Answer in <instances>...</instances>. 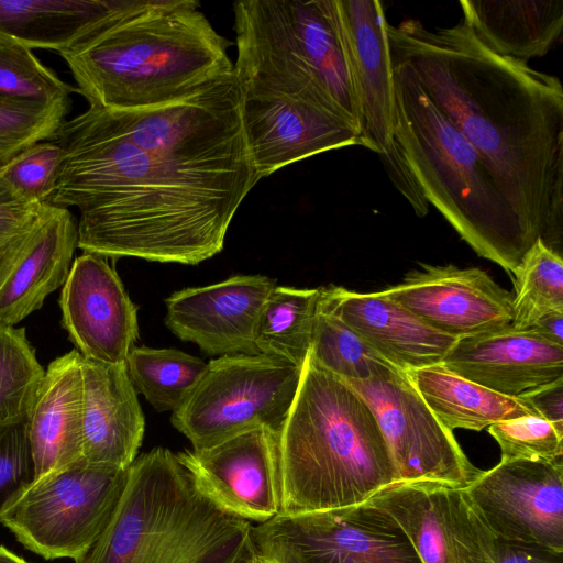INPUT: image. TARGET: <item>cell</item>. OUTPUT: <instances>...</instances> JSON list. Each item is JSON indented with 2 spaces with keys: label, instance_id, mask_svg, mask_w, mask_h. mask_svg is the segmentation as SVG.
I'll return each mask as SVG.
<instances>
[{
  "label": "cell",
  "instance_id": "obj_43",
  "mask_svg": "<svg viewBox=\"0 0 563 563\" xmlns=\"http://www.w3.org/2000/svg\"><path fill=\"white\" fill-rule=\"evenodd\" d=\"M255 563H263V562H261V561L256 560V562H255Z\"/></svg>",
  "mask_w": 563,
  "mask_h": 563
},
{
  "label": "cell",
  "instance_id": "obj_12",
  "mask_svg": "<svg viewBox=\"0 0 563 563\" xmlns=\"http://www.w3.org/2000/svg\"><path fill=\"white\" fill-rule=\"evenodd\" d=\"M361 111L362 146L377 153L398 191L419 217L424 200L395 143V92L387 20L377 0H338Z\"/></svg>",
  "mask_w": 563,
  "mask_h": 563
},
{
  "label": "cell",
  "instance_id": "obj_20",
  "mask_svg": "<svg viewBox=\"0 0 563 563\" xmlns=\"http://www.w3.org/2000/svg\"><path fill=\"white\" fill-rule=\"evenodd\" d=\"M276 286L264 275H235L165 299L166 327L209 355H256L254 334L263 305Z\"/></svg>",
  "mask_w": 563,
  "mask_h": 563
},
{
  "label": "cell",
  "instance_id": "obj_18",
  "mask_svg": "<svg viewBox=\"0 0 563 563\" xmlns=\"http://www.w3.org/2000/svg\"><path fill=\"white\" fill-rule=\"evenodd\" d=\"M383 292L431 328L457 339L512 321L510 292L476 267L422 265Z\"/></svg>",
  "mask_w": 563,
  "mask_h": 563
},
{
  "label": "cell",
  "instance_id": "obj_44",
  "mask_svg": "<svg viewBox=\"0 0 563 563\" xmlns=\"http://www.w3.org/2000/svg\"><path fill=\"white\" fill-rule=\"evenodd\" d=\"M1 165H2V164H0V168H1Z\"/></svg>",
  "mask_w": 563,
  "mask_h": 563
},
{
  "label": "cell",
  "instance_id": "obj_28",
  "mask_svg": "<svg viewBox=\"0 0 563 563\" xmlns=\"http://www.w3.org/2000/svg\"><path fill=\"white\" fill-rule=\"evenodd\" d=\"M320 288L275 286L260 312L254 341L260 354L299 368L310 352Z\"/></svg>",
  "mask_w": 563,
  "mask_h": 563
},
{
  "label": "cell",
  "instance_id": "obj_14",
  "mask_svg": "<svg viewBox=\"0 0 563 563\" xmlns=\"http://www.w3.org/2000/svg\"><path fill=\"white\" fill-rule=\"evenodd\" d=\"M238 86L244 139L260 179L323 152L362 146L357 130L309 101L252 82Z\"/></svg>",
  "mask_w": 563,
  "mask_h": 563
},
{
  "label": "cell",
  "instance_id": "obj_32",
  "mask_svg": "<svg viewBox=\"0 0 563 563\" xmlns=\"http://www.w3.org/2000/svg\"><path fill=\"white\" fill-rule=\"evenodd\" d=\"M44 375L25 329L0 325V424L26 421Z\"/></svg>",
  "mask_w": 563,
  "mask_h": 563
},
{
  "label": "cell",
  "instance_id": "obj_7",
  "mask_svg": "<svg viewBox=\"0 0 563 563\" xmlns=\"http://www.w3.org/2000/svg\"><path fill=\"white\" fill-rule=\"evenodd\" d=\"M234 73L309 101L361 134V111L338 0H245L233 3Z\"/></svg>",
  "mask_w": 563,
  "mask_h": 563
},
{
  "label": "cell",
  "instance_id": "obj_30",
  "mask_svg": "<svg viewBox=\"0 0 563 563\" xmlns=\"http://www.w3.org/2000/svg\"><path fill=\"white\" fill-rule=\"evenodd\" d=\"M511 327L527 329L544 314L563 312V260L538 239L512 272Z\"/></svg>",
  "mask_w": 563,
  "mask_h": 563
},
{
  "label": "cell",
  "instance_id": "obj_33",
  "mask_svg": "<svg viewBox=\"0 0 563 563\" xmlns=\"http://www.w3.org/2000/svg\"><path fill=\"white\" fill-rule=\"evenodd\" d=\"M76 88L45 66L32 49L0 38V98L42 103L69 100Z\"/></svg>",
  "mask_w": 563,
  "mask_h": 563
},
{
  "label": "cell",
  "instance_id": "obj_6",
  "mask_svg": "<svg viewBox=\"0 0 563 563\" xmlns=\"http://www.w3.org/2000/svg\"><path fill=\"white\" fill-rule=\"evenodd\" d=\"M253 525L217 505L176 453L136 456L104 530L75 563H255Z\"/></svg>",
  "mask_w": 563,
  "mask_h": 563
},
{
  "label": "cell",
  "instance_id": "obj_19",
  "mask_svg": "<svg viewBox=\"0 0 563 563\" xmlns=\"http://www.w3.org/2000/svg\"><path fill=\"white\" fill-rule=\"evenodd\" d=\"M77 241L69 209L43 203L32 222L0 247V325L14 327L65 284Z\"/></svg>",
  "mask_w": 563,
  "mask_h": 563
},
{
  "label": "cell",
  "instance_id": "obj_39",
  "mask_svg": "<svg viewBox=\"0 0 563 563\" xmlns=\"http://www.w3.org/2000/svg\"><path fill=\"white\" fill-rule=\"evenodd\" d=\"M494 563H563V551L496 537Z\"/></svg>",
  "mask_w": 563,
  "mask_h": 563
},
{
  "label": "cell",
  "instance_id": "obj_11",
  "mask_svg": "<svg viewBox=\"0 0 563 563\" xmlns=\"http://www.w3.org/2000/svg\"><path fill=\"white\" fill-rule=\"evenodd\" d=\"M373 410L388 446L397 483L466 487L483 471L424 402L407 373L390 365L363 382H346Z\"/></svg>",
  "mask_w": 563,
  "mask_h": 563
},
{
  "label": "cell",
  "instance_id": "obj_2",
  "mask_svg": "<svg viewBox=\"0 0 563 563\" xmlns=\"http://www.w3.org/2000/svg\"><path fill=\"white\" fill-rule=\"evenodd\" d=\"M390 56L473 145L536 238L562 255L563 88L558 77L496 54L466 21L429 30L387 23Z\"/></svg>",
  "mask_w": 563,
  "mask_h": 563
},
{
  "label": "cell",
  "instance_id": "obj_21",
  "mask_svg": "<svg viewBox=\"0 0 563 563\" xmlns=\"http://www.w3.org/2000/svg\"><path fill=\"white\" fill-rule=\"evenodd\" d=\"M441 364L498 394L518 397L563 379V345L507 325L459 338Z\"/></svg>",
  "mask_w": 563,
  "mask_h": 563
},
{
  "label": "cell",
  "instance_id": "obj_34",
  "mask_svg": "<svg viewBox=\"0 0 563 563\" xmlns=\"http://www.w3.org/2000/svg\"><path fill=\"white\" fill-rule=\"evenodd\" d=\"M71 108V99L42 103L0 98V164L27 146L55 141Z\"/></svg>",
  "mask_w": 563,
  "mask_h": 563
},
{
  "label": "cell",
  "instance_id": "obj_37",
  "mask_svg": "<svg viewBox=\"0 0 563 563\" xmlns=\"http://www.w3.org/2000/svg\"><path fill=\"white\" fill-rule=\"evenodd\" d=\"M34 481L26 421L0 424V516Z\"/></svg>",
  "mask_w": 563,
  "mask_h": 563
},
{
  "label": "cell",
  "instance_id": "obj_41",
  "mask_svg": "<svg viewBox=\"0 0 563 563\" xmlns=\"http://www.w3.org/2000/svg\"><path fill=\"white\" fill-rule=\"evenodd\" d=\"M527 329L550 342L563 345V312H549Z\"/></svg>",
  "mask_w": 563,
  "mask_h": 563
},
{
  "label": "cell",
  "instance_id": "obj_36",
  "mask_svg": "<svg viewBox=\"0 0 563 563\" xmlns=\"http://www.w3.org/2000/svg\"><path fill=\"white\" fill-rule=\"evenodd\" d=\"M487 429L500 448L503 461H563V435L543 418L520 417L496 422Z\"/></svg>",
  "mask_w": 563,
  "mask_h": 563
},
{
  "label": "cell",
  "instance_id": "obj_38",
  "mask_svg": "<svg viewBox=\"0 0 563 563\" xmlns=\"http://www.w3.org/2000/svg\"><path fill=\"white\" fill-rule=\"evenodd\" d=\"M42 205L21 199L0 181V247L32 222Z\"/></svg>",
  "mask_w": 563,
  "mask_h": 563
},
{
  "label": "cell",
  "instance_id": "obj_42",
  "mask_svg": "<svg viewBox=\"0 0 563 563\" xmlns=\"http://www.w3.org/2000/svg\"><path fill=\"white\" fill-rule=\"evenodd\" d=\"M0 563H29L4 547L0 545Z\"/></svg>",
  "mask_w": 563,
  "mask_h": 563
},
{
  "label": "cell",
  "instance_id": "obj_1",
  "mask_svg": "<svg viewBox=\"0 0 563 563\" xmlns=\"http://www.w3.org/2000/svg\"><path fill=\"white\" fill-rule=\"evenodd\" d=\"M55 141L64 157L45 203L79 209L77 247L103 257L209 260L260 180L235 73L156 107H89Z\"/></svg>",
  "mask_w": 563,
  "mask_h": 563
},
{
  "label": "cell",
  "instance_id": "obj_22",
  "mask_svg": "<svg viewBox=\"0 0 563 563\" xmlns=\"http://www.w3.org/2000/svg\"><path fill=\"white\" fill-rule=\"evenodd\" d=\"M319 309L354 330L395 367L408 372L443 361L457 338L440 332L379 292L320 288Z\"/></svg>",
  "mask_w": 563,
  "mask_h": 563
},
{
  "label": "cell",
  "instance_id": "obj_35",
  "mask_svg": "<svg viewBox=\"0 0 563 563\" xmlns=\"http://www.w3.org/2000/svg\"><path fill=\"white\" fill-rule=\"evenodd\" d=\"M64 153L57 141H42L1 165L0 181L21 199L45 203L55 190Z\"/></svg>",
  "mask_w": 563,
  "mask_h": 563
},
{
  "label": "cell",
  "instance_id": "obj_23",
  "mask_svg": "<svg viewBox=\"0 0 563 563\" xmlns=\"http://www.w3.org/2000/svg\"><path fill=\"white\" fill-rule=\"evenodd\" d=\"M82 460L128 468L141 446L145 418L124 364L82 358Z\"/></svg>",
  "mask_w": 563,
  "mask_h": 563
},
{
  "label": "cell",
  "instance_id": "obj_13",
  "mask_svg": "<svg viewBox=\"0 0 563 563\" xmlns=\"http://www.w3.org/2000/svg\"><path fill=\"white\" fill-rule=\"evenodd\" d=\"M401 527L421 563H494L496 536L465 487L395 483L367 500Z\"/></svg>",
  "mask_w": 563,
  "mask_h": 563
},
{
  "label": "cell",
  "instance_id": "obj_8",
  "mask_svg": "<svg viewBox=\"0 0 563 563\" xmlns=\"http://www.w3.org/2000/svg\"><path fill=\"white\" fill-rule=\"evenodd\" d=\"M301 369L264 354L219 356L170 418L194 450L267 428L279 432L299 386Z\"/></svg>",
  "mask_w": 563,
  "mask_h": 563
},
{
  "label": "cell",
  "instance_id": "obj_15",
  "mask_svg": "<svg viewBox=\"0 0 563 563\" xmlns=\"http://www.w3.org/2000/svg\"><path fill=\"white\" fill-rule=\"evenodd\" d=\"M465 490L496 537L563 551V461L500 460Z\"/></svg>",
  "mask_w": 563,
  "mask_h": 563
},
{
  "label": "cell",
  "instance_id": "obj_16",
  "mask_svg": "<svg viewBox=\"0 0 563 563\" xmlns=\"http://www.w3.org/2000/svg\"><path fill=\"white\" fill-rule=\"evenodd\" d=\"M279 435L267 428H255L177 456L217 505L250 522L263 523L282 512Z\"/></svg>",
  "mask_w": 563,
  "mask_h": 563
},
{
  "label": "cell",
  "instance_id": "obj_29",
  "mask_svg": "<svg viewBox=\"0 0 563 563\" xmlns=\"http://www.w3.org/2000/svg\"><path fill=\"white\" fill-rule=\"evenodd\" d=\"M125 366L135 390L157 411L174 412L199 382L207 363L175 349L133 346Z\"/></svg>",
  "mask_w": 563,
  "mask_h": 563
},
{
  "label": "cell",
  "instance_id": "obj_40",
  "mask_svg": "<svg viewBox=\"0 0 563 563\" xmlns=\"http://www.w3.org/2000/svg\"><path fill=\"white\" fill-rule=\"evenodd\" d=\"M518 397L528 401L541 418L563 435V379L529 389Z\"/></svg>",
  "mask_w": 563,
  "mask_h": 563
},
{
  "label": "cell",
  "instance_id": "obj_10",
  "mask_svg": "<svg viewBox=\"0 0 563 563\" xmlns=\"http://www.w3.org/2000/svg\"><path fill=\"white\" fill-rule=\"evenodd\" d=\"M252 537L263 563H421L397 521L368 501L279 514L253 526Z\"/></svg>",
  "mask_w": 563,
  "mask_h": 563
},
{
  "label": "cell",
  "instance_id": "obj_26",
  "mask_svg": "<svg viewBox=\"0 0 563 563\" xmlns=\"http://www.w3.org/2000/svg\"><path fill=\"white\" fill-rule=\"evenodd\" d=\"M134 0H0V38L59 53Z\"/></svg>",
  "mask_w": 563,
  "mask_h": 563
},
{
  "label": "cell",
  "instance_id": "obj_3",
  "mask_svg": "<svg viewBox=\"0 0 563 563\" xmlns=\"http://www.w3.org/2000/svg\"><path fill=\"white\" fill-rule=\"evenodd\" d=\"M194 0H134L58 54L76 92L95 107L126 111L184 98L232 74L221 36Z\"/></svg>",
  "mask_w": 563,
  "mask_h": 563
},
{
  "label": "cell",
  "instance_id": "obj_25",
  "mask_svg": "<svg viewBox=\"0 0 563 563\" xmlns=\"http://www.w3.org/2000/svg\"><path fill=\"white\" fill-rule=\"evenodd\" d=\"M460 7L482 43L523 62L548 54L563 30V0H462Z\"/></svg>",
  "mask_w": 563,
  "mask_h": 563
},
{
  "label": "cell",
  "instance_id": "obj_4",
  "mask_svg": "<svg viewBox=\"0 0 563 563\" xmlns=\"http://www.w3.org/2000/svg\"><path fill=\"white\" fill-rule=\"evenodd\" d=\"M279 437L280 514L355 506L398 482L371 407L310 354Z\"/></svg>",
  "mask_w": 563,
  "mask_h": 563
},
{
  "label": "cell",
  "instance_id": "obj_31",
  "mask_svg": "<svg viewBox=\"0 0 563 563\" xmlns=\"http://www.w3.org/2000/svg\"><path fill=\"white\" fill-rule=\"evenodd\" d=\"M309 354L345 382L368 380L391 365L341 319L320 309Z\"/></svg>",
  "mask_w": 563,
  "mask_h": 563
},
{
  "label": "cell",
  "instance_id": "obj_27",
  "mask_svg": "<svg viewBox=\"0 0 563 563\" xmlns=\"http://www.w3.org/2000/svg\"><path fill=\"white\" fill-rule=\"evenodd\" d=\"M406 373L433 415L451 431H481L499 421L540 417L521 397L498 394L449 371L441 363Z\"/></svg>",
  "mask_w": 563,
  "mask_h": 563
},
{
  "label": "cell",
  "instance_id": "obj_5",
  "mask_svg": "<svg viewBox=\"0 0 563 563\" xmlns=\"http://www.w3.org/2000/svg\"><path fill=\"white\" fill-rule=\"evenodd\" d=\"M391 64L395 143L424 200L479 256L512 273L538 239L409 66L393 57Z\"/></svg>",
  "mask_w": 563,
  "mask_h": 563
},
{
  "label": "cell",
  "instance_id": "obj_9",
  "mask_svg": "<svg viewBox=\"0 0 563 563\" xmlns=\"http://www.w3.org/2000/svg\"><path fill=\"white\" fill-rule=\"evenodd\" d=\"M129 467L80 460L33 481L0 522L46 560H77L109 523L126 486Z\"/></svg>",
  "mask_w": 563,
  "mask_h": 563
},
{
  "label": "cell",
  "instance_id": "obj_24",
  "mask_svg": "<svg viewBox=\"0 0 563 563\" xmlns=\"http://www.w3.org/2000/svg\"><path fill=\"white\" fill-rule=\"evenodd\" d=\"M82 356L49 363L26 419L34 481L82 460Z\"/></svg>",
  "mask_w": 563,
  "mask_h": 563
},
{
  "label": "cell",
  "instance_id": "obj_17",
  "mask_svg": "<svg viewBox=\"0 0 563 563\" xmlns=\"http://www.w3.org/2000/svg\"><path fill=\"white\" fill-rule=\"evenodd\" d=\"M62 325L82 358L124 364L139 338L137 307L106 257L82 253L59 297Z\"/></svg>",
  "mask_w": 563,
  "mask_h": 563
}]
</instances>
